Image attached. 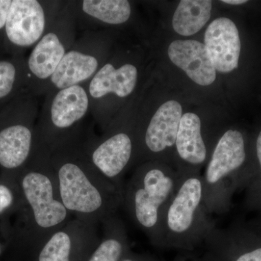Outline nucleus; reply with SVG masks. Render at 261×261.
Listing matches in <instances>:
<instances>
[{
  "instance_id": "obj_1",
  "label": "nucleus",
  "mask_w": 261,
  "mask_h": 261,
  "mask_svg": "<svg viewBox=\"0 0 261 261\" xmlns=\"http://www.w3.org/2000/svg\"><path fill=\"white\" fill-rule=\"evenodd\" d=\"M14 181L18 201L1 218V231L13 250L35 256L51 235L71 220L60 197L51 152L38 144Z\"/></svg>"
},
{
  "instance_id": "obj_2",
  "label": "nucleus",
  "mask_w": 261,
  "mask_h": 261,
  "mask_svg": "<svg viewBox=\"0 0 261 261\" xmlns=\"http://www.w3.org/2000/svg\"><path fill=\"white\" fill-rule=\"evenodd\" d=\"M82 140L51 152L62 202L75 219L99 226L123 203V187L99 172L82 148Z\"/></svg>"
},
{
  "instance_id": "obj_3",
  "label": "nucleus",
  "mask_w": 261,
  "mask_h": 261,
  "mask_svg": "<svg viewBox=\"0 0 261 261\" xmlns=\"http://www.w3.org/2000/svg\"><path fill=\"white\" fill-rule=\"evenodd\" d=\"M37 97L25 91L0 106V175L14 181L37 147Z\"/></svg>"
},
{
  "instance_id": "obj_4",
  "label": "nucleus",
  "mask_w": 261,
  "mask_h": 261,
  "mask_svg": "<svg viewBox=\"0 0 261 261\" xmlns=\"http://www.w3.org/2000/svg\"><path fill=\"white\" fill-rule=\"evenodd\" d=\"M37 123V142L50 152L82 138V122L90 113L85 84H79L44 95Z\"/></svg>"
},
{
  "instance_id": "obj_5",
  "label": "nucleus",
  "mask_w": 261,
  "mask_h": 261,
  "mask_svg": "<svg viewBox=\"0 0 261 261\" xmlns=\"http://www.w3.org/2000/svg\"><path fill=\"white\" fill-rule=\"evenodd\" d=\"M181 175L159 165L145 163L136 170L123 187V203L130 219L154 238L160 217L179 181Z\"/></svg>"
},
{
  "instance_id": "obj_6",
  "label": "nucleus",
  "mask_w": 261,
  "mask_h": 261,
  "mask_svg": "<svg viewBox=\"0 0 261 261\" xmlns=\"http://www.w3.org/2000/svg\"><path fill=\"white\" fill-rule=\"evenodd\" d=\"M206 211L202 177L195 174L181 175L176 190L161 213L153 239L176 241L209 234Z\"/></svg>"
},
{
  "instance_id": "obj_7",
  "label": "nucleus",
  "mask_w": 261,
  "mask_h": 261,
  "mask_svg": "<svg viewBox=\"0 0 261 261\" xmlns=\"http://www.w3.org/2000/svg\"><path fill=\"white\" fill-rule=\"evenodd\" d=\"M76 29L70 2L65 1L61 13L25 58L27 92L37 97L43 96L51 75L76 41Z\"/></svg>"
},
{
  "instance_id": "obj_8",
  "label": "nucleus",
  "mask_w": 261,
  "mask_h": 261,
  "mask_svg": "<svg viewBox=\"0 0 261 261\" xmlns=\"http://www.w3.org/2000/svg\"><path fill=\"white\" fill-rule=\"evenodd\" d=\"M65 1L12 0L3 35V51L23 56L47 32Z\"/></svg>"
},
{
  "instance_id": "obj_9",
  "label": "nucleus",
  "mask_w": 261,
  "mask_h": 261,
  "mask_svg": "<svg viewBox=\"0 0 261 261\" xmlns=\"http://www.w3.org/2000/svg\"><path fill=\"white\" fill-rule=\"evenodd\" d=\"M110 49L106 31H84L51 75L43 96L50 91L87 83L110 58Z\"/></svg>"
},
{
  "instance_id": "obj_10",
  "label": "nucleus",
  "mask_w": 261,
  "mask_h": 261,
  "mask_svg": "<svg viewBox=\"0 0 261 261\" xmlns=\"http://www.w3.org/2000/svg\"><path fill=\"white\" fill-rule=\"evenodd\" d=\"M138 67L130 62L117 63L108 58L97 73L84 84L90 101V113L105 132L113 121L114 104L130 97L138 84Z\"/></svg>"
},
{
  "instance_id": "obj_11",
  "label": "nucleus",
  "mask_w": 261,
  "mask_h": 261,
  "mask_svg": "<svg viewBox=\"0 0 261 261\" xmlns=\"http://www.w3.org/2000/svg\"><path fill=\"white\" fill-rule=\"evenodd\" d=\"M246 159L245 140L241 132L228 130L220 138L207 164L203 182L206 210L222 208L226 198V184L230 176L243 166Z\"/></svg>"
},
{
  "instance_id": "obj_12",
  "label": "nucleus",
  "mask_w": 261,
  "mask_h": 261,
  "mask_svg": "<svg viewBox=\"0 0 261 261\" xmlns=\"http://www.w3.org/2000/svg\"><path fill=\"white\" fill-rule=\"evenodd\" d=\"M136 137L128 128H118L116 122H112L101 137L90 135L82 139V148L105 177L123 187L122 176L135 158Z\"/></svg>"
},
{
  "instance_id": "obj_13",
  "label": "nucleus",
  "mask_w": 261,
  "mask_h": 261,
  "mask_svg": "<svg viewBox=\"0 0 261 261\" xmlns=\"http://www.w3.org/2000/svg\"><path fill=\"white\" fill-rule=\"evenodd\" d=\"M97 227L70 220L41 247L35 255L37 261L88 260L100 240Z\"/></svg>"
},
{
  "instance_id": "obj_14",
  "label": "nucleus",
  "mask_w": 261,
  "mask_h": 261,
  "mask_svg": "<svg viewBox=\"0 0 261 261\" xmlns=\"http://www.w3.org/2000/svg\"><path fill=\"white\" fill-rule=\"evenodd\" d=\"M77 27L84 31H106L127 23L132 8L127 0L69 1Z\"/></svg>"
},
{
  "instance_id": "obj_15",
  "label": "nucleus",
  "mask_w": 261,
  "mask_h": 261,
  "mask_svg": "<svg viewBox=\"0 0 261 261\" xmlns=\"http://www.w3.org/2000/svg\"><path fill=\"white\" fill-rule=\"evenodd\" d=\"M204 44L216 70L229 73L238 68L241 42L232 20L219 18L211 22L205 31Z\"/></svg>"
},
{
  "instance_id": "obj_16",
  "label": "nucleus",
  "mask_w": 261,
  "mask_h": 261,
  "mask_svg": "<svg viewBox=\"0 0 261 261\" xmlns=\"http://www.w3.org/2000/svg\"><path fill=\"white\" fill-rule=\"evenodd\" d=\"M182 117L181 105L170 100L161 105L142 135L139 136L137 144L150 154H159L176 144L180 121Z\"/></svg>"
},
{
  "instance_id": "obj_17",
  "label": "nucleus",
  "mask_w": 261,
  "mask_h": 261,
  "mask_svg": "<svg viewBox=\"0 0 261 261\" xmlns=\"http://www.w3.org/2000/svg\"><path fill=\"white\" fill-rule=\"evenodd\" d=\"M170 60L196 84L209 86L216 78V70L205 44L198 41L176 40L168 47Z\"/></svg>"
},
{
  "instance_id": "obj_18",
  "label": "nucleus",
  "mask_w": 261,
  "mask_h": 261,
  "mask_svg": "<svg viewBox=\"0 0 261 261\" xmlns=\"http://www.w3.org/2000/svg\"><path fill=\"white\" fill-rule=\"evenodd\" d=\"M175 145L180 159L188 164L197 166L205 162L207 148L197 115L187 113L182 116Z\"/></svg>"
},
{
  "instance_id": "obj_19",
  "label": "nucleus",
  "mask_w": 261,
  "mask_h": 261,
  "mask_svg": "<svg viewBox=\"0 0 261 261\" xmlns=\"http://www.w3.org/2000/svg\"><path fill=\"white\" fill-rule=\"evenodd\" d=\"M102 233L95 250L87 261H120L127 247V233L116 216L102 224Z\"/></svg>"
},
{
  "instance_id": "obj_20",
  "label": "nucleus",
  "mask_w": 261,
  "mask_h": 261,
  "mask_svg": "<svg viewBox=\"0 0 261 261\" xmlns=\"http://www.w3.org/2000/svg\"><path fill=\"white\" fill-rule=\"evenodd\" d=\"M211 10L212 1L209 0H182L173 15V28L184 37L193 35L207 23Z\"/></svg>"
},
{
  "instance_id": "obj_21",
  "label": "nucleus",
  "mask_w": 261,
  "mask_h": 261,
  "mask_svg": "<svg viewBox=\"0 0 261 261\" xmlns=\"http://www.w3.org/2000/svg\"><path fill=\"white\" fill-rule=\"evenodd\" d=\"M27 82L24 56L0 58V106L27 91Z\"/></svg>"
},
{
  "instance_id": "obj_22",
  "label": "nucleus",
  "mask_w": 261,
  "mask_h": 261,
  "mask_svg": "<svg viewBox=\"0 0 261 261\" xmlns=\"http://www.w3.org/2000/svg\"><path fill=\"white\" fill-rule=\"evenodd\" d=\"M18 201V190L15 181L0 175V219L13 210Z\"/></svg>"
},
{
  "instance_id": "obj_23",
  "label": "nucleus",
  "mask_w": 261,
  "mask_h": 261,
  "mask_svg": "<svg viewBox=\"0 0 261 261\" xmlns=\"http://www.w3.org/2000/svg\"><path fill=\"white\" fill-rule=\"evenodd\" d=\"M12 0H0V53L3 51V35L7 16L9 10Z\"/></svg>"
},
{
  "instance_id": "obj_24",
  "label": "nucleus",
  "mask_w": 261,
  "mask_h": 261,
  "mask_svg": "<svg viewBox=\"0 0 261 261\" xmlns=\"http://www.w3.org/2000/svg\"><path fill=\"white\" fill-rule=\"evenodd\" d=\"M234 261H261V247L243 252Z\"/></svg>"
},
{
  "instance_id": "obj_25",
  "label": "nucleus",
  "mask_w": 261,
  "mask_h": 261,
  "mask_svg": "<svg viewBox=\"0 0 261 261\" xmlns=\"http://www.w3.org/2000/svg\"><path fill=\"white\" fill-rule=\"evenodd\" d=\"M256 151H257V157L258 159L259 164H260V168L261 170V130L260 134H259L258 137H257L256 142Z\"/></svg>"
},
{
  "instance_id": "obj_26",
  "label": "nucleus",
  "mask_w": 261,
  "mask_h": 261,
  "mask_svg": "<svg viewBox=\"0 0 261 261\" xmlns=\"http://www.w3.org/2000/svg\"><path fill=\"white\" fill-rule=\"evenodd\" d=\"M221 2L226 3V4L233 5H243L247 3V1H245V0H224V1Z\"/></svg>"
},
{
  "instance_id": "obj_27",
  "label": "nucleus",
  "mask_w": 261,
  "mask_h": 261,
  "mask_svg": "<svg viewBox=\"0 0 261 261\" xmlns=\"http://www.w3.org/2000/svg\"><path fill=\"white\" fill-rule=\"evenodd\" d=\"M122 261H133V260H130V259H125V260H123Z\"/></svg>"
},
{
  "instance_id": "obj_28",
  "label": "nucleus",
  "mask_w": 261,
  "mask_h": 261,
  "mask_svg": "<svg viewBox=\"0 0 261 261\" xmlns=\"http://www.w3.org/2000/svg\"><path fill=\"white\" fill-rule=\"evenodd\" d=\"M1 253H2V247H1V245H0V255H1Z\"/></svg>"
},
{
  "instance_id": "obj_29",
  "label": "nucleus",
  "mask_w": 261,
  "mask_h": 261,
  "mask_svg": "<svg viewBox=\"0 0 261 261\" xmlns=\"http://www.w3.org/2000/svg\"><path fill=\"white\" fill-rule=\"evenodd\" d=\"M3 58V56H2V53H0V58Z\"/></svg>"
}]
</instances>
